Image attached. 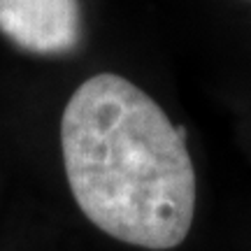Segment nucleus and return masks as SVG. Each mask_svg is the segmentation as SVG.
Returning <instances> with one entry per match:
<instances>
[{
    "instance_id": "nucleus-2",
    "label": "nucleus",
    "mask_w": 251,
    "mask_h": 251,
    "mask_svg": "<svg viewBox=\"0 0 251 251\" xmlns=\"http://www.w3.org/2000/svg\"><path fill=\"white\" fill-rule=\"evenodd\" d=\"M0 33L21 51L72 54L84 35L79 0H0Z\"/></svg>"
},
{
    "instance_id": "nucleus-1",
    "label": "nucleus",
    "mask_w": 251,
    "mask_h": 251,
    "mask_svg": "<svg viewBox=\"0 0 251 251\" xmlns=\"http://www.w3.org/2000/svg\"><path fill=\"white\" fill-rule=\"evenodd\" d=\"M61 153L79 212L112 240L170 251L188 237L198 191L186 135L130 79L100 72L72 93Z\"/></svg>"
}]
</instances>
